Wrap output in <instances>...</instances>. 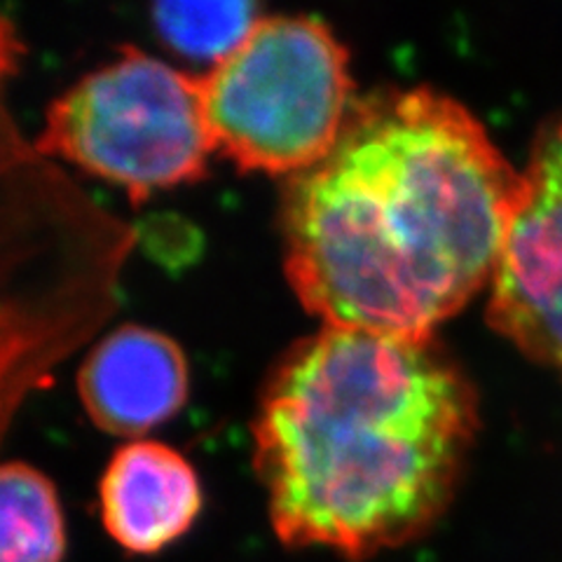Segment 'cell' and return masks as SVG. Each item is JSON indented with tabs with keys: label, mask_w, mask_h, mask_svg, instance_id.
Segmentation results:
<instances>
[{
	"label": "cell",
	"mask_w": 562,
	"mask_h": 562,
	"mask_svg": "<svg viewBox=\"0 0 562 562\" xmlns=\"http://www.w3.org/2000/svg\"><path fill=\"white\" fill-rule=\"evenodd\" d=\"M153 26L176 55L221 64L262 20L256 3H157Z\"/></svg>",
	"instance_id": "obj_10"
},
{
	"label": "cell",
	"mask_w": 562,
	"mask_h": 562,
	"mask_svg": "<svg viewBox=\"0 0 562 562\" xmlns=\"http://www.w3.org/2000/svg\"><path fill=\"white\" fill-rule=\"evenodd\" d=\"M20 57L0 38V443L24 403L117 310L136 231L14 125L3 87Z\"/></svg>",
	"instance_id": "obj_3"
},
{
	"label": "cell",
	"mask_w": 562,
	"mask_h": 562,
	"mask_svg": "<svg viewBox=\"0 0 562 562\" xmlns=\"http://www.w3.org/2000/svg\"><path fill=\"white\" fill-rule=\"evenodd\" d=\"M355 85L349 52L322 20L262 16L231 57L202 76L218 153L244 171L295 176L336 146Z\"/></svg>",
	"instance_id": "obj_4"
},
{
	"label": "cell",
	"mask_w": 562,
	"mask_h": 562,
	"mask_svg": "<svg viewBox=\"0 0 562 562\" xmlns=\"http://www.w3.org/2000/svg\"><path fill=\"white\" fill-rule=\"evenodd\" d=\"M469 380L429 338L324 326L272 371L254 464L286 549L368 560L441 518L476 436Z\"/></svg>",
	"instance_id": "obj_2"
},
{
	"label": "cell",
	"mask_w": 562,
	"mask_h": 562,
	"mask_svg": "<svg viewBox=\"0 0 562 562\" xmlns=\"http://www.w3.org/2000/svg\"><path fill=\"white\" fill-rule=\"evenodd\" d=\"M66 547L55 483L24 462L0 464V562H64Z\"/></svg>",
	"instance_id": "obj_9"
},
{
	"label": "cell",
	"mask_w": 562,
	"mask_h": 562,
	"mask_svg": "<svg viewBox=\"0 0 562 562\" xmlns=\"http://www.w3.org/2000/svg\"><path fill=\"white\" fill-rule=\"evenodd\" d=\"M78 394L101 431L138 441L186 406L188 359L181 345L160 330L117 326L87 351L78 371Z\"/></svg>",
	"instance_id": "obj_7"
},
{
	"label": "cell",
	"mask_w": 562,
	"mask_h": 562,
	"mask_svg": "<svg viewBox=\"0 0 562 562\" xmlns=\"http://www.w3.org/2000/svg\"><path fill=\"white\" fill-rule=\"evenodd\" d=\"M490 324L562 378V117L535 140L492 274Z\"/></svg>",
	"instance_id": "obj_6"
},
{
	"label": "cell",
	"mask_w": 562,
	"mask_h": 562,
	"mask_svg": "<svg viewBox=\"0 0 562 562\" xmlns=\"http://www.w3.org/2000/svg\"><path fill=\"white\" fill-rule=\"evenodd\" d=\"M198 471L160 441H130L105 467L99 483L103 530L122 551L155 555L190 532L202 514Z\"/></svg>",
	"instance_id": "obj_8"
},
{
	"label": "cell",
	"mask_w": 562,
	"mask_h": 562,
	"mask_svg": "<svg viewBox=\"0 0 562 562\" xmlns=\"http://www.w3.org/2000/svg\"><path fill=\"white\" fill-rule=\"evenodd\" d=\"M33 144L49 160L59 157L120 186L136 204L204 179L216 153L202 78L136 47L52 103Z\"/></svg>",
	"instance_id": "obj_5"
},
{
	"label": "cell",
	"mask_w": 562,
	"mask_h": 562,
	"mask_svg": "<svg viewBox=\"0 0 562 562\" xmlns=\"http://www.w3.org/2000/svg\"><path fill=\"white\" fill-rule=\"evenodd\" d=\"M520 186L452 97L355 99L336 146L286 181L289 284L324 326L429 338L495 274Z\"/></svg>",
	"instance_id": "obj_1"
}]
</instances>
